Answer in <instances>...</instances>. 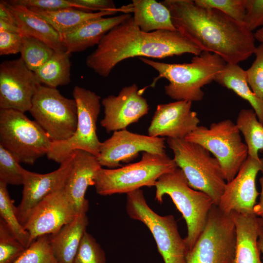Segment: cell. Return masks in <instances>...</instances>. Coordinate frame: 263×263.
Masks as SVG:
<instances>
[{
    "mask_svg": "<svg viewBox=\"0 0 263 263\" xmlns=\"http://www.w3.org/2000/svg\"><path fill=\"white\" fill-rule=\"evenodd\" d=\"M215 81L233 91L246 100L263 125V100L259 98L250 88L246 77L245 70L238 64L226 63L217 75Z\"/></svg>",
    "mask_w": 263,
    "mask_h": 263,
    "instance_id": "4316f807",
    "label": "cell"
},
{
    "mask_svg": "<svg viewBox=\"0 0 263 263\" xmlns=\"http://www.w3.org/2000/svg\"><path fill=\"white\" fill-rule=\"evenodd\" d=\"M52 143L45 131L24 113L0 110V145L20 163L34 164L47 154Z\"/></svg>",
    "mask_w": 263,
    "mask_h": 263,
    "instance_id": "52a82bcc",
    "label": "cell"
},
{
    "mask_svg": "<svg viewBox=\"0 0 263 263\" xmlns=\"http://www.w3.org/2000/svg\"><path fill=\"white\" fill-rule=\"evenodd\" d=\"M185 139L202 146L218 160L226 182L232 180L248 156L240 132L230 119L199 126Z\"/></svg>",
    "mask_w": 263,
    "mask_h": 263,
    "instance_id": "9c48e42d",
    "label": "cell"
},
{
    "mask_svg": "<svg viewBox=\"0 0 263 263\" xmlns=\"http://www.w3.org/2000/svg\"><path fill=\"white\" fill-rule=\"evenodd\" d=\"M170 11L176 30L201 51L216 54L226 63L238 64L254 54L255 34L243 23L220 11L191 0L161 1Z\"/></svg>",
    "mask_w": 263,
    "mask_h": 263,
    "instance_id": "6da1fadb",
    "label": "cell"
},
{
    "mask_svg": "<svg viewBox=\"0 0 263 263\" xmlns=\"http://www.w3.org/2000/svg\"><path fill=\"white\" fill-rule=\"evenodd\" d=\"M26 248L0 218V263H14Z\"/></svg>",
    "mask_w": 263,
    "mask_h": 263,
    "instance_id": "d6a6232c",
    "label": "cell"
},
{
    "mask_svg": "<svg viewBox=\"0 0 263 263\" xmlns=\"http://www.w3.org/2000/svg\"><path fill=\"white\" fill-rule=\"evenodd\" d=\"M236 233L235 248L230 263H263L258 240L261 218L254 213H231Z\"/></svg>",
    "mask_w": 263,
    "mask_h": 263,
    "instance_id": "7402d4cb",
    "label": "cell"
},
{
    "mask_svg": "<svg viewBox=\"0 0 263 263\" xmlns=\"http://www.w3.org/2000/svg\"><path fill=\"white\" fill-rule=\"evenodd\" d=\"M155 199L163 202L165 195L172 199L184 218L188 229L185 239L188 252L194 246L207 223L214 205L210 196L191 188L182 170L177 168L161 175L156 182Z\"/></svg>",
    "mask_w": 263,
    "mask_h": 263,
    "instance_id": "277c9868",
    "label": "cell"
},
{
    "mask_svg": "<svg viewBox=\"0 0 263 263\" xmlns=\"http://www.w3.org/2000/svg\"><path fill=\"white\" fill-rule=\"evenodd\" d=\"M87 211L82 210L56 233L50 235V243L59 263H73L89 224Z\"/></svg>",
    "mask_w": 263,
    "mask_h": 263,
    "instance_id": "cb8c5ba5",
    "label": "cell"
},
{
    "mask_svg": "<svg viewBox=\"0 0 263 263\" xmlns=\"http://www.w3.org/2000/svg\"><path fill=\"white\" fill-rule=\"evenodd\" d=\"M254 34L256 39L260 42H263V28L257 30Z\"/></svg>",
    "mask_w": 263,
    "mask_h": 263,
    "instance_id": "bcb514c9",
    "label": "cell"
},
{
    "mask_svg": "<svg viewBox=\"0 0 263 263\" xmlns=\"http://www.w3.org/2000/svg\"><path fill=\"white\" fill-rule=\"evenodd\" d=\"M236 125L244 137L247 147L248 156L258 159V152L263 153V125L253 109H242Z\"/></svg>",
    "mask_w": 263,
    "mask_h": 263,
    "instance_id": "f1b7e54d",
    "label": "cell"
},
{
    "mask_svg": "<svg viewBox=\"0 0 263 263\" xmlns=\"http://www.w3.org/2000/svg\"><path fill=\"white\" fill-rule=\"evenodd\" d=\"M245 8L243 23L246 28L252 32L263 28V0H246Z\"/></svg>",
    "mask_w": 263,
    "mask_h": 263,
    "instance_id": "f35d334b",
    "label": "cell"
},
{
    "mask_svg": "<svg viewBox=\"0 0 263 263\" xmlns=\"http://www.w3.org/2000/svg\"><path fill=\"white\" fill-rule=\"evenodd\" d=\"M86 12L104 11L117 9L113 1L111 0H72Z\"/></svg>",
    "mask_w": 263,
    "mask_h": 263,
    "instance_id": "60d3db41",
    "label": "cell"
},
{
    "mask_svg": "<svg viewBox=\"0 0 263 263\" xmlns=\"http://www.w3.org/2000/svg\"><path fill=\"white\" fill-rule=\"evenodd\" d=\"M134 22L143 32L159 30L177 31L169 9L155 0H132Z\"/></svg>",
    "mask_w": 263,
    "mask_h": 263,
    "instance_id": "484cf974",
    "label": "cell"
},
{
    "mask_svg": "<svg viewBox=\"0 0 263 263\" xmlns=\"http://www.w3.org/2000/svg\"><path fill=\"white\" fill-rule=\"evenodd\" d=\"M77 214L64 187L42 199L31 211L23 227L30 235L31 244L39 236L56 233Z\"/></svg>",
    "mask_w": 263,
    "mask_h": 263,
    "instance_id": "9a60e30c",
    "label": "cell"
},
{
    "mask_svg": "<svg viewBox=\"0 0 263 263\" xmlns=\"http://www.w3.org/2000/svg\"><path fill=\"white\" fill-rule=\"evenodd\" d=\"M14 15L19 34L36 38L51 47L56 52L66 51L59 34L49 23L22 5L3 0Z\"/></svg>",
    "mask_w": 263,
    "mask_h": 263,
    "instance_id": "603a6c76",
    "label": "cell"
},
{
    "mask_svg": "<svg viewBox=\"0 0 263 263\" xmlns=\"http://www.w3.org/2000/svg\"><path fill=\"white\" fill-rule=\"evenodd\" d=\"M131 16L130 13H122L90 20L61 35L62 42L69 54L85 51L97 45L108 32Z\"/></svg>",
    "mask_w": 263,
    "mask_h": 263,
    "instance_id": "44dd1931",
    "label": "cell"
},
{
    "mask_svg": "<svg viewBox=\"0 0 263 263\" xmlns=\"http://www.w3.org/2000/svg\"><path fill=\"white\" fill-rule=\"evenodd\" d=\"M194 2L202 7L218 10L237 21L243 23L246 0H195Z\"/></svg>",
    "mask_w": 263,
    "mask_h": 263,
    "instance_id": "d590c367",
    "label": "cell"
},
{
    "mask_svg": "<svg viewBox=\"0 0 263 263\" xmlns=\"http://www.w3.org/2000/svg\"><path fill=\"white\" fill-rule=\"evenodd\" d=\"M191 107L192 102L185 100L158 105L148 130V135L185 139L200 123L197 113Z\"/></svg>",
    "mask_w": 263,
    "mask_h": 263,
    "instance_id": "d6986e66",
    "label": "cell"
},
{
    "mask_svg": "<svg viewBox=\"0 0 263 263\" xmlns=\"http://www.w3.org/2000/svg\"><path fill=\"white\" fill-rule=\"evenodd\" d=\"M201 52L178 31L143 32L132 15L103 37L85 62L95 73L107 77L119 63L129 58L161 59L187 53L197 56Z\"/></svg>",
    "mask_w": 263,
    "mask_h": 263,
    "instance_id": "7a4b0ae2",
    "label": "cell"
},
{
    "mask_svg": "<svg viewBox=\"0 0 263 263\" xmlns=\"http://www.w3.org/2000/svg\"><path fill=\"white\" fill-rule=\"evenodd\" d=\"M165 138L138 134L126 129L115 131L112 135L101 142L96 157L100 165L115 169L122 162H128L140 152L159 154L166 153Z\"/></svg>",
    "mask_w": 263,
    "mask_h": 263,
    "instance_id": "5bb4252c",
    "label": "cell"
},
{
    "mask_svg": "<svg viewBox=\"0 0 263 263\" xmlns=\"http://www.w3.org/2000/svg\"><path fill=\"white\" fill-rule=\"evenodd\" d=\"M262 223H263V219H262Z\"/></svg>",
    "mask_w": 263,
    "mask_h": 263,
    "instance_id": "7dc6e473",
    "label": "cell"
},
{
    "mask_svg": "<svg viewBox=\"0 0 263 263\" xmlns=\"http://www.w3.org/2000/svg\"><path fill=\"white\" fill-rule=\"evenodd\" d=\"M30 10L38 17L49 23L60 36L94 19L113 15L118 12L132 13L131 4L123 6L114 10L94 13L86 12L75 8H66L53 11Z\"/></svg>",
    "mask_w": 263,
    "mask_h": 263,
    "instance_id": "d4e9b609",
    "label": "cell"
},
{
    "mask_svg": "<svg viewBox=\"0 0 263 263\" xmlns=\"http://www.w3.org/2000/svg\"><path fill=\"white\" fill-rule=\"evenodd\" d=\"M236 233L231 213L213 205L203 232L187 255V263H230L235 248Z\"/></svg>",
    "mask_w": 263,
    "mask_h": 263,
    "instance_id": "7c38bea8",
    "label": "cell"
},
{
    "mask_svg": "<svg viewBox=\"0 0 263 263\" xmlns=\"http://www.w3.org/2000/svg\"><path fill=\"white\" fill-rule=\"evenodd\" d=\"M18 160L0 145V182L6 185H20L23 182V168Z\"/></svg>",
    "mask_w": 263,
    "mask_h": 263,
    "instance_id": "836d02e7",
    "label": "cell"
},
{
    "mask_svg": "<svg viewBox=\"0 0 263 263\" xmlns=\"http://www.w3.org/2000/svg\"><path fill=\"white\" fill-rule=\"evenodd\" d=\"M73 152V168L64 188L78 214L82 210L88 211L86 191L89 186L94 185L95 177L102 166L96 156L89 152L79 150Z\"/></svg>",
    "mask_w": 263,
    "mask_h": 263,
    "instance_id": "ffe728a7",
    "label": "cell"
},
{
    "mask_svg": "<svg viewBox=\"0 0 263 263\" xmlns=\"http://www.w3.org/2000/svg\"><path fill=\"white\" fill-rule=\"evenodd\" d=\"M22 37L20 58L26 67L35 72L52 57L55 51L36 38L28 36Z\"/></svg>",
    "mask_w": 263,
    "mask_h": 263,
    "instance_id": "4dcf8cb0",
    "label": "cell"
},
{
    "mask_svg": "<svg viewBox=\"0 0 263 263\" xmlns=\"http://www.w3.org/2000/svg\"><path fill=\"white\" fill-rule=\"evenodd\" d=\"M139 58L158 73L150 86L153 87L158 80L165 78L169 82L164 87L168 96L176 101L192 102L203 100L202 88L215 81L226 64L219 55L206 51L194 56L189 63L182 64L161 62L145 57Z\"/></svg>",
    "mask_w": 263,
    "mask_h": 263,
    "instance_id": "3957f363",
    "label": "cell"
},
{
    "mask_svg": "<svg viewBox=\"0 0 263 263\" xmlns=\"http://www.w3.org/2000/svg\"><path fill=\"white\" fill-rule=\"evenodd\" d=\"M29 112L52 142L66 140L76 131L75 101L65 97L56 88L40 85L33 96Z\"/></svg>",
    "mask_w": 263,
    "mask_h": 263,
    "instance_id": "8fae6325",
    "label": "cell"
},
{
    "mask_svg": "<svg viewBox=\"0 0 263 263\" xmlns=\"http://www.w3.org/2000/svg\"><path fill=\"white\" fill-rule=\"evenodd\" d=\"M259 182L261 188L260 197L253 208V212L257 217L263 219V176L260 178Z\"/></svg>",
    "mask_w": 263,
    "mask_h": 263,
    "instance_id": "7bdbcfd3",
    "label": "cell"
},
{
    "mask_svg": "<svg viewBox=\"0 0 263 263\" xmlns=\"http://www.w3.org/2000/svg\"><path fill=\"white\" fill-rule=\"evenodd\" d=\"M7 185L0 182V216L16 239L25 247L31 244L30 235L19 222L16 207L10 198Z\"/></svg>",
    "mask_w": 263,
    "mask_h": 263,
    "instance_id": "f546056e",
    "label": "cell"
},
{
    "mask_svg": "<svg viewBox=\"0 0 263 263\" xmlns=\"http://www.w3.org/2000/svg\"><path fill=\"white\" fill-rule=\"evenodd\" d=\"M73 263H106L105 254L94 237L85 232Z\"/></svg>",
    "mask_w": 263,
    "mask_h": 263,
    "instance_id": "e575fe53",
    "label": "cell"
},
{
    "mask_svg": "<svg viewBox=\"0 0 263 263\" xmlns=\"http://www.w3.org/2000/svg\"><path fill=\"white\" fill-rule=\"evenodd\" d=\"M74 153L60 164L52 172L40 174L23 169V182L21 200L16 207L19 222L23 226L33 209L46 196L64 188L72 170Z\"/></svg>",
    "mask_w": 263,
    "mask_h": 263,
    "instance_id": "ac0fdd59",
    "label": "cell"
},
{
    "mask_svg": "<svg viewBox=\"0 0 263 263\" xmlns=\"http://www.w3.org/2000/svg\"><path fill=\"white\" fill-rule=\"evenodd\" d=\"M71 54L66 51L56 52L34 73L41 84L56 88L71 82Z\"/></svg>",
    "mask_w": 263,
    "mask_h": 263,
    "instance_id": "83f0119b",
    "label": "cell"
},
{
    "mask_svg": "<svg viewBox=\"0 0 263 263\" xmlns=\"http://www.w3.org/2000/svg\"><path fill=\"white\" fill-rule=\"evenodd\" d=\"M14 263H59L52 249L50 235L36 238Z\"/></svg>",
    "mask_w": 263,
    "mask_h": 263,
    "instance_id": "1f68e13d",
    "label": "cell"
},
{
    "mask_svg": "<svg viewBox=\"0 0 263 263\" xmlns=\"http://www.w3.org/2000/svg\"><path fill=\"white\" fill-rule=\"evenodd\" d=\"M77 110L76 129L68 139L52 142L46 155L48 159L61 164L75 150L86 151L97 156L101 142L96 133L100 112L101 97L95 93L76 85L73 90Z\"/></svg>",
    "mask_w": 263,
    "mask_h": 263,
    "instance_id": "30bf717a",
    "label": "cell"
},
{
    "mask_svg": "<svg viewBox=\"0 0 263 263\" xmlns=\"http://www.w3.org/2000/svg\"><path fill=\"white\" fill-rule=\"evenodd\" d=\"M0 31L19 34L17 25L8 23L0 20Z\"/></svg>",
    "mask_w": 263,
    "mask_h": 263,
    "instance_id": "ee69618b",
    "label": "cell"
},
{
    "mask_svg": "<svg viewBox=\"0 0 263 263\" xmlns=\"http://www.w3.org/2000/svg\"><path fill=\"white\" fill-rule=\"evenodd\" d=\"M259 172L263 173V158L247 156L235 177L226 182L218 206L225 213L233 212L254 213L253 208L260 194L256 187V178Z\"/></svg>",
    "mask_w": 263,
    "mask_h": 263,
    "instance_id": "e0dca14e",
    "label": "cell"
},
{
    "mask_svg": "<svg viewBox=\"0 0 263 263\" xmlns=\"http://www.w3.org/2000/svg\"><path fill=\"white\" fill-rule=\"evenodd\" d=\"M9 2L22 5L30 9L53 11L66 8H81L72 0H9Z\"/></svg>",
    "mask_w": 263,
    "mask_h": 263,
    "instance_id": "74e56055",
    "label": "cell"
},
{
    "mask_svg": "<svg viewBox=\"0 0 263 263\" xmlns=\"http://www.w3.org/2000/svg\"><path fill=\"white\" fill-rule=\"evenodd\" d=\"M126 209L131 219L149 229L165 263H187V246L172 215L161 216L153 211L141 189L127 193Z\"/></svg>",
    "mask_w": 263,
    "mask_h": 263,
    "instance_id": "ba28073f",
    "label": "cell"
},
{
    "mask_svg": "<svg viewBox=\"0 0 263 263\" xmlns=\"http://www.w3.org/2000/svg\"><path fill=\"white\" fill-rule=\"evenodd\" d=\"M166 141L189 186L208 195L218 206L226 184L218 160L202 146L185 139Z\"/></svg>",
    "mask_w": 263,
    "mask_h": 263,
    "instance_id": "8992f818",
    "label": "cell"
},
{
    "mask_svg": "<svg viewBox=\"0 0 263 263\" xmlns=\"http://www.w3.org/2000/svg\"><path fill=\"white\" fill-rule=\"evenodd\" d=\"M258 244L261 253L263 254V224L262 223V219L261 220V226L259 232V235L258 240Z\"/></svg>",
    "mask_w": 263,
    "mask_h": 263,
    "instance_id": "f6af8a7d",
    "label": "cell"
},
{
    "mask_svg": "<svg viewBox=\"0 0 263 263\" xmlns=\"http://www.w3.org/2000/svg\"><path fill=\"white\" fill-rule=\"evenodd\" d=\"M139 89L133 83L122 88L116 95H110L101 100L104 116L100 125L108 132L126 129L148 113L149 106Z\"/></svg>",
    "mask_w": 263,
    "mask_h": 263,
    "instance_id": "2e32d148",
    "label": "cell"
},
{
    "mask_svg": "<svg viewBox=\"0 0 263 263\" xmlns=\"http://www.w3.org/2000/svg\"><path fill=\"white\" fill-rule=\"evenodd\" d=\"M178 168L167 154L143 152L140 161L115 169L101 168L94 179L97 193L106 196L128 193L143 187L155 186L163 174Z\"/></svg>",
    "mask_w": 263,
    "mask_h": 263,
    "instance_id": "5b68a950",
    "label": "cell"
},
{
    "mask_svg": "<svg viewBox=\"0 0 263 263\" xmlns=\"http://www.w3.org/2000/svg\"><path fill=\"white\" fill-rule=\"evenodd\" d=\"M34 72L21 58L0 64V109L29 112L33 96L41 85Z\"/></svg>",
    "mask_w": 263,
    "mask_h": 263,
    "instance_id": "4fadbf2b",
    "label": "cell"
},
{
    "mask_svg": "<svg viewBox=\"0 0 263 263\" xmlns=\"http://www.w3.org/2000/svg\"><path fill=\"white\" fill-rule=\"evenodd\" d=\"M254 54L255 59L251 66L245 70L246 77L252 92L263 100V42L256 47Z\"/></svg>",
    "mask_w": 263,
    "mask_h": 263,
    "instance_id": "8d00e7d4",
    "label": "cell"
},
{
    "mask_svg": "<svg viewBox=\"0 0 263 263\" xmlns=\"http://www.w3.org/2000/svg\"><path fill=\"white\" fill-rule=\"evenodd\" d=\"M22 42L19 34L0 31V55L20 53Z\"/></svg>",
    "mask_w": 263,
    "mask_h": 263,
    "instance_id": "ab89813d",
    "label": "cell"
},
{
    "mask_svg": "<svg viewBox=\"0 0 263 263\" xmlns=\"http://www.w3.org/2000/svg\"><path fill=\"white\" fill-rule=\"evenodd\" d=\"M0 20L17 25L14 15L6 5L3 0L0 1Z\"/></svg>",
    "mask_w": 263,
    "mask_h": 263,
    "instance_id": "b9f144b4",
    "label": "cell"
}]
</instances>
